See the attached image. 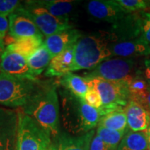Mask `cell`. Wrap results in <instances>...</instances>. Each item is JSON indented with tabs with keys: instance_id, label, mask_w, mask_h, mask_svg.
<instances>
[{
	"instance_id": "24",
	"label": "cell",
	"mask_w": 150,
	"mask_h": 150,
	"mask_svg": "<svg viewBox=\"0 0 150 150\" xmlns=\"http://www.w3.org/2000/svg\"><path fill=\"white\" fill-rule=\"evenodd\" d=\"M126 131H117L98 126L96 134L100 137L110 150H117Z\"/></svg>"
},
{
	"instance_id": "1",
	"label": "cell",
	"mask_w": 150,
	"mask_h": 150,
	"mask_svg": "<svg viewBox=\"0 0 150 150\" xmlns=\"http://www.w3.org/2000/svg\"><path fill=\"white\" fill-rule=\"evenodd\" d=\"M22 112L32 117L50 136H57L59 125V101L55 86L41 87Z\"/></svg>"
},
{
	"instance_id": "7",
	"label": "cell",
	"mask_w": 150,
	"mask_h": 150,
	"mask_svg": "<svg viewBox=\"0 0 150 150\" xmlns=\"http://www.w3.org/2000/svg\"><path fill=\"white\" fill-rule=\"evenodd\" d=\"M22 7L40 30L42 34L48 37L65 30L72 29L68 18H60L49 13L42 7L34 4L32 1H26Z\"/></svg>"
},
{
	"instance_id": "18",
	"label": "cell",
	"mask_w": 150,
	"mask_h": 150,
	"mask_svg": "<svg viewBox=\"0 0 150 150\" xmlns=\"http://www.w3.org/2000/svg\"><path fill=\"white\" fill-rule=\"evenodd\" d=\"M42 37H26L14 40L6 48L21 54L25 58L29 57L43 44Z\"/></svg>"
},
{
	"instance_id": "35",
	"label": "cell",
	"mask_w": 150,
	"mask_h": 150,
	"mask_svg": "<svg viewBox=\"0 0 150 150\" xmlns=\"http://www.w3.org/2000/svg\"><path fill=\"white\" fill-rule=\"evenodd\" d=\"M6 48L4 46V40H0V61H1V57H2L4 53Z\"/></svg>"
},
{
	"instance_id": "36",
	"label": "cell",
	"mask_w": 150,
	"mask_h": 150,
	"mask_svg": "<svg viewBox=\"0 0 150 150\" xmlns=\"http://www.w3.org/2000/svg\"><path fill=\"white\" fill-rule=\"evenodd\" d=\"M145 132H146V134H147V136L148 144H149V149L150 150V125H149V126L148 127L147 130L145 131Z\"/></svg>"
},
{
	"instance_id": "26",
	"label": "cell",
	"mask_w": 150,
	"mask_h": 150,
	"mask_svg": "<svg viewBox=\"0 0 150 150\" xmlns=\"http://www.w3.org/2000/svg\"><path fill=\"white\" fill-rule=\"evenodd\" d=\"M18 113L13 110L0 107V136L18 124Z\"/></svg>"
},
{
	"instance_id": "37",
	"label": "cell",
	"mask_w": 150,
	"mask_h": 150,
	"mask_svg": "<svg viewBox=\"0 0 150 150\" xmlns=\"http://www.w3.org/2000/svg\"><path fill=\"white\" fill-rule=\"evenodd\" d=\"M47 150H57V146L52 144V145L47 148Z\"/></svg>"
},
{
	"instance_id": "28",
	"label": "cell",
	"mask_w": 150,
	"mask_h": 150,
	"mask_svg": "<svg viewBox=\"0 0 150 150\" xmlns=\"http://www.w3.org/2000/svg\"><path fill=\"white\" fill-rule=\"evenodd\" d=\"M141 33L140 38L150 46V13L140 12Z\"/></svg>"
},
{
	"instance_id": "13",
	"label": "cell",
	"mask_w": 150,
	"mask_h": 150,
	"mask_svg": "<svg viewBox=\"0 0 150 150\" xmlns=\"http://www.w3.org/2000/svg\"><path fill=\"white\" fill-rule=\"evenodd\" d=\"M81 36L78 30L70 29L46 37L43 44L54 58L71 45L75 44Z\"/></svg>"
},
{
	"instance_id": "17",
	"label": "cell",
	"mask_w": 150,
	"mask_h": 150,
	"mask_svg": "<svg viewBox=\"0 0 150 150\" xmlns=\"http://www.w3.org/2000/svg\"><path fill=\"white\" fill-rule=\"evenodd\" d=\"M59 83L65 88L68 92L80 99H84L86 93L89 91V87L86 79L79 75L69 72L61 76Z\"/></svg>"
},
{
	"instance_id": "11",
	"label": "cell",
	"mask_w": 150,
	"mask_h": 150,
	"mask_svg": "<svg viewBox=\"0 0 150 150\" xmlns=\"http://www.w3.org/2000/svg\"><path fill=\"white\" fill-rule=\"evenodd\" d=\"M9 34L14 40L26 37H42L43 35L21 6L8 16Z\"/></svg>"
},
{
	"instance_id": "20",
	"label": "cell",
	"mask_w": 150,
	"mask_h": 150,
	"mask_svg": "<svg viewBox=\"0 0 150 150\" xmlns=\"http://www.w3.org/2000/svg\"><path fill=\"white\" fill-rule=\"evenodd\" d=\"M148 139L145 131H129L125 134L117 150H147Z\"/></svg>"
},
{
	"instance_id": "9",
	"label": "cell",
	"mask_w": 150,
	"mask_h": 150,
	"mask_svg": "<svg viewBox=\"0 0 150 150\" xmlns=\"http://www.w3.org/2000/svg\"><path fill=\"white\" fill-rule=\"evenodd\" d=\"M0 72L17 78L38 81L31 71L27 58L7 48L0 61Z\"/></svg>"
},
{
	"instance_id": "8",
	"label": "cell",
	"mask_w": 150,
	"mask_h": 150,
	"mask_svg": "<svg viewBox=\"0 0 150 150\" xmlns=\"http://www.w3.org/2000/svg\"><path fill=\"white\" fill-rule=\"evenodd\" d=\"M141 33V17L140 13L127 14L113 24L111 31L106 35L112 42L134 40L140 38Z\"/></svg>"
},
{
	"instance_id": "19",
	"label": "cell",
	"mask_w": 150,
	"mask_h": 150,
	"mask_svg": "<svg viewBox=\"0 0 150 150\" xmlns=\"http://www.w3.org/2000/svg\"><path fill=\"white\" fill-rule=\"evenodd\" d=\"M53 59L51 54L46 47L42 44L40 47L27 58V61L31 71L37 77L47 70L52 59Z\"/></svg>"
},
{
	"instance_id": "16",
	"label": "cell",
	"mask_w": 150,
	"mask_h": 150,
	"mask_svg": "<svg viewBox=\"0 0 150 150\" xmlns=\"http://www.w3.org/2000/svg\"><path fill=\"white\" fill-rule=\"evenodd\" d=\"M94 136V130L79 136L63 135L59 140L57 150H90V146Z\"/></svg>"
},
{
	"instance_id": "3",
	"label": "cell",
	"mask_w": 150,
	"mask_h": 150,
	"mask_svg": "<svg viewBox=\"0 0 150 150\" xmlns=\"http://www.w3.org/2000/svg\"><path fill=\"white\" fill-rule=\"evenodd\" d=\"M40 88L38 80L20 79L0 72V105L24 107Z\"/></svg>"
},
{
	"instance_id": "4",
	"label": "cell",
	"mask_w": 150,
	"mask_h": 150,
	"mask_svg": "<svg viewBox=\"0 0 150 150\" xmlns=\"http://www.w3.org/2000/svg\"><path fill=\"white\" fill-rule=\"evenodd\" d=\"M84 78L90 88L95 90L102 99V106L98 109L102 117L109 112L125 109L130 100L128 84L101 78Z\"/></svg>"
},
{
	"instance_id": "21",
	"label": "cell",
	"mask_w": 150,
	"mask_h": 150,
	"mask_svg": "<svg viewBox=\"0 0 150 150\" xmlns=\"http://www.w3.org/2000/svg\"><path fill=\"white\" fill-rule=\"evenodd\" d=\"M34 4L42 7L53 16L60 18H68L67 16L73 9L74 1L61 0L32 1Z\"/></svg>"
},
{
	"instance_id": "29",
	"label": "cell",
	"mask_w": 150,
	"mask_h": 150,
	"mask_svg": "<svg viewBox=\"0 0 150 150\" xmlns=\"http://www.w3.org/2000/svg\"><path fill=\"white\" fill-rule=\"evenodd\" d=\"M21 1L17 0H0V15L9 16L21 6Z\"/></svg>"
},
{
	"instance_id": "23",
	"label": "cell",
	"mask_w": 150,
	"mask_h": 150,
	"mask_svg": "<svg viewBox=\"0 0 150 150\" xmlns=\"http://www.w3.org/2000/svg\"><path fill=\"white\" fill-rule=\"evenodd\" d=\"M149 86L150 85L146 79H144L143 76L140 74V72H138L128 84L130 100L136 102H139Z\"/></svg>"
},
{
	"instance_id": "27",
	"label": "cell",
	"mask_w": 150,
	"mask_h": 150,
	"mask_svg": "<svg viewBox=\"0 0 150 150\" xmlns=\"http://www.w3.org/2000/svg\"><path fill=\"white\" fill-rule=\"evenodd\" d=\"M18 124L0 136V150H15Z\"/></svg>"
},
{
	"instance_id": "5",
	"label": "cell",
	"mask_w": 150,
	"mask_h": 150,
	"mask_svg": "<svg viewBox=\"0 0 150 150\" xmlns=\"http://www.w3.org/2000/svg\"><path fill=\"white\" fill-rule=\"evenodd\" d=\"M18 117L15 150L47 149L52 145L50 134L22 110H19Z\"/></svg>"
},
{
	"instance_id": "31",
	"label": "cell",
	"mask_w": 150,
	"mask_h": 150,
	"mask_svg": "<svg viewBox=\"0 0 150 150\" xmlns=\"http://www.w3.org/2000/svg\"><path fill=\"white\" fill-rule=\"evenodd\" d=\"M90 150H110L106 144L98 135H95L92 140Z\"/></svg>"
},
{
	"instance_id": "10",
	"label": "cell",
	"mask_w": 150,
	"mask_h": 150,
	"mask_svg": "<svg viewBox=\"0 0 150 150\" xmlns=\"http://www.w3.org/2000/svg\"><path fill=\"white\" fill-rule=\"evenodd\" d=\"M86 8L94 18L112 24L120 21L127 15L115 0H93L87 4Z\"/></svg>"
},
{
	"instance_id": "15",
	"label": "cell",
	"mask_w": 150,
	"mask_h": 150,
	"mask_svg": "<svg viewBox=\"0 0 150 150\" xmlns=\"http://www.w3.org/2000/svg\"><path fill=\"white\" fill-rule=\"evenodd\" d=\"M127 126L131 131H145L150 125V112L143 106L129 100L125 107Z\"/></svg>"
},
{
	"instance_id": "2",
	"label": "cell",
	"mask_w": 150,
	"mask_h": 150,
	"mask_svg": "<svg viewBox=\"0 0 150 150\" xmlns=\"http://www.w3.org/2000/svg\"><path fill=\"white\" fill-rule=\"evenodd\" d=\"M111 56L109 42L106 35H82L75 43L72 72L93 70Z\"/></svg>"
},
{
	"instance_id": "32",
	"label": "cell",
	"mask_w": 150,
	"mask_h": 150,
	"mask_svg": "<svg viewBox=\"0 0 150 150\" xmlns=\"http://www.w3.org/2000/svg\"><path fill=\"white\" fill-rule=\"evenodd\" d=\"M9 30V20L8 16L0 15V40H4Z\"/></svg>"
},
{
	"instance_id": "12",
	"label": "cell",
	"mask_w": 150,
	"mask_h": 150,
	"mask_svg": "<svg viewBox=\"0 0 150 150\" xmlns=\"http://www.w3.org/2000/svg\"><path fill=\"white\" fill-rule=\"evenodd\" d=\"M109 49L112 56H117L126 59L150 54V46L142 41L140 38L134 40L110 43Z\"/></svg>"
},
{
	"instance_id": "25",
	"label": "cell",
	"mask_w": 150,
	"mask_h": 150,
	"mask_svg": "<svg viewBox=\"0 0 150 150\" xmlns=\"http://www.w3.org/2000/svg\"><path fill=\"white\" fill-rule=\"evenodd\" d=\"M115 1L127 14L143 12L150 8L149 0H115Z\"/></svg>"
},
{
	"instance_id": "33",
	"label": "cell",
	"mask_w": 150,
	"mask_h": 150,
	"mask_svg": "<svg viewBox=\"0 0 150 150\" xmlns=\"http://www.w3.org/2000/svg\"><path fill=\"white\" fill-rule=\"evenodd\" d=\"M137 103L143 106L146 110H147L150 112V86L146 91L145 95H143V97L140 99L139 102Z\"/></svg>"
},
{
	"instance_id": "22",
	"label": "cell",
	"mask_w": 150,
	"mask_h": 150,
	"mask_svg": "<svg viewBox=\"0 0 150 150\" xmlns=\"http://www.w3.org/2000/svg\"><path fill=\"white\" fill-rule=\"evenodd\" d=\"M125 109L115 110L103 115L99 120V126L114 131H126L128 126Z\"/></svg>"
},
{
	"instance_id": "30",
	"label": "cell",
	"mask_w": 150,
	"mask_h": 150,
	"mask_svg": "<svg viewBox=\"0 0 150 150\" xmlns=\"http://www.w3.org/2000/svg\"><path fill=\"white\" fill-rule=\"evenodd\" d=\"M83 99L88 104L96 109H99L102 106V101L99 93L93 88H89V91Z\"/></svg>"
},
{
	"instance_id": "14",
	"label": "cell",
	"mask_w": 150,
	"mask_h": 150,
	"mask_svg": "<svg viewBox=\"0 0 150 150\" xmlns=\"http://www.w3.org/2000/svg\"><path fill=\"white\" fill-rule=\"evenodd\" d=\"M74 45H71L59 54L54 56L45 72L48 77L63 76L72 72L74 58Z\"/></svg>"
},
{
	"instance_id": "34",
	"label": "cell",
	"mask_w": 150,
	"mask_h": 150,
	"mask_svg": "<svg viewBox=\"0 0 150 150\" xmlns=\"http://www.w3.org/2000/svg\"><path fill=\"white\" fill-rule=\"evenodd\" d=\"M145 79L150 85V59L146 60L145 62Z\"/></svg>"
},
{
	"instance_id": "6",
	"label": "cell",
	"mask_w": 150,
	"mask_h": 150,
	"mask_svg": "<svg viewBox=\"0 0 150 150\" xmlns=\"http://www.w3.org/2000/svg\"><path fill=\"white\" fill-rule=\"evenodd\" d=\"M138 72L134 60L117 57L105 60L91 72L85 73L84 77L101 78L129 84Z\"/></svg>"
}]
</instances>
